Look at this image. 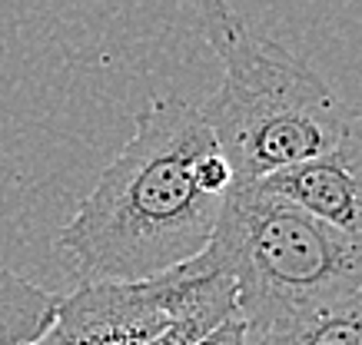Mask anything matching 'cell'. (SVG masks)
<instances>
[{"label":"cell","mask_w":362,"mask_h":345,"mask_svg":"<svg viewBox=\"0 0 362 345\" xmlns=\"http://www.w3.org/2000/svg\"><path fill=\"white\" fill-rule=\"evenodd\" d=\"M233 186V167L197 103L173 93L153 97L57 233V249L77 286L160 279L209 246Z\"/></svg>","instance_id":"1"},{"label":"cell","mask_w":362,"mask_h":345,"mask_svg":"<svg viewBox=\"0 0 362 345\" xmlns=\"http://www.w3.org/2000/svg\"><path fill=\"white\" fill-rule=\"evenodd\" d=\"M276 335L286 345H362V286L316 305Z\"/></svg>","instance_id":"6"},{"label":"cell","mask_w":362,"mask_h":345,"mask_svg":"<svg viewBox=\"0 0 362 345\" xmlns=\"http://www.w3.org/2000/svg\"><path fill=\"white\" fill-rule=\"evenodd\" d=\"M199 345H250L246 342V325H243L240 319H230V322H223L213 335H206Z\"/></svg>","instance_id":"7"},{"label":"cell","mask_w":362,"mask_h":345,"mask_svg":"<svg viewBox=\"0 0 362 345\" xmlns=\"http://www.w3.org/2000/svg\"><path fill=\"white\" fill-rule=\"evenodd\" d=\"M199 30L223 60V80L199 116L233 167L236 186L329 153L356 113L293 50L256 37L223 0L197 7Z\"/></svg>","instance_id":"2"},{"label":"cell","mask_w":362,"mask_h":345,"mask_svg":"<svg viewBox=\"0 0 362 345\" xmlns=\"http://www.w3.org/2000/svg\"><path fill=\"white\" fill-rule=\"evenodd\" d=\"M362 249V116L356 113L329 153L252 183Z\"/></svg>","instance_id":"5"},{"label":"cell","mask_w":362,"mask_h":345,"mask_svg":"<svg viewBox=\"0 0 362 345\" xmlns=\"http://www.w3.org/2000/svg\"><path fill=\"white\" fill-rule=\"evenodd\" d=\"M199 259L233 279L246 335L286 332L316 305L362 286L359 246L259 186H233Z\"/></svg>","instance_id":"3"},{"label":"cell","mask_w":362,"mask_h":345,"mask_svg":"<svg viewBox=\"0 0 362 345\" xmlns=\"http://www.w3.org/2000/svg\"><path fill=\"white\" fill-rule=\"evenodd\" d=\"M250 345H286L283 335H246Z\"/></svg>","instance_id":"8"},{"label":"cell","mask_w":362,"mask_h":345,"mask_svg":"<svg viewBox=\"0 0 362 345\" xmlns=\"http://www.w3.org/2000/svg\"><path fill=\"white\" fill-rule=\"evenodd\" d=\"M223 272L189 259L150 282H90L57 299L54 322L30 345H146L193 309Z\"/></svg>","instance_id":"4"}]
</instances>
